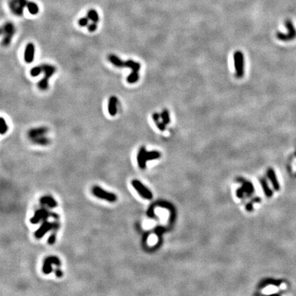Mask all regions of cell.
Listing matches in <instances>:
<instances>
[{"mask_svg": "<svg viewBox=\"0 0 296 296\" xmlns=\"http://www.w3.org/2000/svg\"><path fill=\"white\" fill-rule=\"evenodd\" d=\"M56 68L54 65L44 64L42 65V73H44L43 78L38 82L37 86L40 90L46 91L49 88V80L56 73Z\"/></svg>", "mask_w": 296, "mask_h": 296, "instance_id": "6da1fadb", "label": "cell"}, {"mask_svg": "<svg viewBox=\"0 0 296 296\" xmlns=\"http://www.w3.org/2000/svg\"><path fill=\"white\" fill-rule=\"evenodd\" d=\"M285 26H286L288 33L284 34L280 32H278L276 33V37L278 39L282 41H289V40H292L296 37V30L295 28L294 25H293L292 21L289 19L285 21L284 23Z\"/></svg>", "mask_w": 296, "mask_h": 296, "instance_id": "7a4b0ae2", "label": "cell"}, {"mask_svg": "<svg viewBox=\"0 0 296 296\" xmlns=\"http://www.w3.org/2000/svg\"><path fill=\"white\" fill-rule=\"evenodd\" d=\"M234 65L235 68V76L241 78L244 76V56L241 51H237L234 54Z\"/></svg>", "mask_w": 296, "mask_h": 296, "instance_id": "3957f363", "label": "cell"}, {"mask_svg": "<svg viewBox=\"0 0 296 296\" xmlns=\"http://www.w3.org/2000/svg\"><path fill=\"white\" fill-rule=\"evenodd\" d=\"M92 193L95 197L109 202H115L117 199V197L115 193L108 192L98 186H95L93 187L92 189Z\"/></svg>", "mask_w": 296, "mask_h": 296, "instance_id": "277c9868", "label": "cell"}, {"mask_svg": "<svg viewBox=\"0 0 296 296\" xmlns=\"http://www.w3.org/2000/svg\"><path fill=\"white\" fill-rule=\"evenodd\" d=\"M15 32V27L12 23H6L1 28V34L4 35V37L2 41L4 46H8L11 42L12 37Z\"/></svg>", "mask_w": 296, "mask_h": 296, "instance_id": "5b68a950", "label": "cell"}, {"mask_svg": "<svg viewBox=\"0 0 296 296\" xmlns=\"http://www.w3.org/2000/svg\"><path fill=\"white\" fill-rule=\"evenodd\" d=\"M132 185L142 197L147 199H151L152 198L153 195L152 192L139 180H133L132 181Z\"/></svg>", "mask_w": 296, "mask_h": 296, "instance_id": "8992f818", "label": "cell"}, {"mask_svg": "<svg viewBox=\"0 0 296 296\" xmlns=\"http://www.w3.org/2000/svg\"><path fill=\"white\" fill-rule=\"evenodd\" d=\"M49 217H53L54 218L58 219V215L56 213L54 212H50L45 209H40L36 211L34 217L30 219V222L32 224H37L41 220V219H45Z\"/></svg>", "mask_w": 296, "mask_h": 296, "instance_id": "52a82bcc", "label": "cell"}, {"mask_svg": "<svg viewBox=\"0 0 296 296\" xmlns=\"http://www.w3.org/2000/svg\"><path fill=\"white\" fill-rule=\"evenodd\" d=\"M52 265H56V266H60L61 262L57 256H51L47 257L43 261L42 271L45 274H49L52 272Z\"/></svg>", "mask_w": 296, "mask_h": 296, "instance_id": "ba28073f", "label": "cell"}, {"mask_svg": "<svg viewBox=\"0 0 296 296\" xmlns=\"http://www.w3.org/2000/svg\"><path fill=\"white\" fill-rule=\"evenodd\" d=\"M27 0H12L10 3V8L15 15L21 16L25 7H27Z\"/></svg>", "mask_w": 296, "mask_h": 296, "instance_id": "9c48e42d", "label": "cell"}, {"mask_svg": "<svg viewBox=\"0 0 296 296\" xmlns=\"http://www.w3.org/2000/svg\"><path fill=\"white\" fill-rule=\"evenodd\" d=\"M35 46L32 42H29L26 45L24 52V60L27 63H32L35 60Z\"/></svg>", "mask_w": 296, "mask_h": 296, "instance_id": "30bf717a", "label": "cell"}, {"mask_svg": "<svg viewBox=\"0 0 296 296\" xmlns=\"http://www.w3.org/2000/svg\"><path fill=\"white\" fill-rule=\"evenodd\" d=\"M54 223H50L49 221H45L39 227V228L35 232V236L37 238H42L49 230L54 228Z\"/></svg>", "mask_w": 296, "mask_h": 296, "instance_id": "8fae6325", "label": "cell"}, {"mask_svg": "<svg viewBox=\"0 0 296 296\" xmlns=\"http://www.w3.org/2000/svg\"><path fill=\"white\" fill-rule=\"evenodd\" d=\"M48 130L49 129L48 127L45 126L34 127V128L29 130L28 133H27V135H28V137L32 139V138L40 137V136L45 135L48 133Z\"/></svg>", "mask_w": 296, "mask_h": 296, "instance_id": "7c38bea8", "label": "cell"}, {"mask_svg": "<svg viewBox=\"0 0 296 296\" xmlns=\"http://www.w3.org/2000/svg\"><path fill=\"white\" fill-rule=\"evenodd\" d=\"M118 99L115 96H111L108 99V111L110 116L114 117L117 113Z\"/></svg>", "mask_w": 296, "mask_h": 296, "instance_id": "4fadbf2b", "label": "cell"}, {"mask_svg": "<svg viewBox=\"0 0 296 296\" xmlns=\"http://www.w3.org/2000/svg\"><path fill=\"white\" fill-rule=\"evenodd\" d=\"M146 152L147 151L145 147H141L138 150L137 154V162L140 169H145L146 166Z\"/></svg>", "mask_w": 296, "mask_h": 296, "instance_id": "5bb4252c", "label": "cell"}, {"mask_svg": "<svg viewBox=\"0 0 296 296\" xmlns=\"http://www.w3.org/2000/svg\"><path fill=\"white\" fill-rule=\"evenodd\" d=\"M108 60L112 65L115 66V67H118V68L125 67V61H123V60H121L120 58H119V57L117 56V55H115V54L108 55Z\"/></svg>", "mask_w": 296, "mask_h": 296, "instance_id": "9a60e30c", "label": "cell"}, {"mask_svg": "<svg viewBox=\"0 0 296 296\" xmlns=\"http://www.w3.org/2000/svg\"><path fill=\"white\" fill-rule=\"evenodd\" d=\"M267 176L270 180V181H271L272 184V185H273L274 189H275L276 191L280 190V184H279L278 179H277V177H276V173L273 169H272V168L268 169Z\"/></svg>", "mask_w": 296, "mask_h": 296, "instance_id": "2e32d148", "label": "cell"}, {"mask_svg": "<svg viewBox=\"0 0 296 296\" xmlns=\"http://www.w3.org/2000/svg\"><path fill=\"white\" fill-rule=\"evenodd\" d=\"M40 202L42 204H45V205L48 206L50 208H55L58 205L57 202L52 196L42 197L40 198Z\"/></svg>", "mask_w": 296, "mask_h": 296, "instance_id": "e0dca14e", "label": "cell"}, {"mask_svg": "<svg viewBox=\"0 0 296 296\" xmlns=\"http://www.w3.org/2000/svg\"><path fill=\"white\" fill-rule=\"evenodd\" d=\"M152 119H153V121H154L155 122V123H156L157 127H158L160 130H161V131L165 130L166 125L163 122V121H160L161 119V114L157 113V112H155V113L152 115Z\"/></svg>", "mask_w": 296, "mask_h": 296, "instance_id": "ac0fdd59", "label": "cell"}, {"mask_svg": "<svg viewBox=\"0 0 296 296\" xmlns=\"http://www.w3.org/2000/svg\"><path fill=\"white\" fill-rule=\"evenodd\" d=\"M31 140L34 144L39 145H48L50 143V140L45 137V135L32 138Z\"/></svg>", "mask_w": 296, "mask_h": 296, "instance_id": "d6986e66", "label": "cell"}, {"mask_svg": "<svg viewBox=\"0 0 296 296\" xmlns=\"http://www.w3.org/2000/svg\"><path fill=\"white\" fill-rule=\"evenodd\" d=\"M125 67L130 68L132 70V71H137L139 72L140 69V64L138 62H135L133 60H127L125 61Z\"/></svg>", "mask_w": 296, "mask_h": 296, "instance_id": "ffe728a7", "label": "cell"}, {"mask_svg": "<svg viewBox=\"0 0 296 296\" xmlns=\"http://www.w3.org/2000/svg\"><path fill=\"white\" fill-rule=\"evenodd\" d=\"M87 17L92 22L97 23L99 21V17L97 12L95 10L91 9L87 12Z\"/></svg>", "mask_w": 296, "mask_h": 296, "instance_id": "44dd1931", "label": "cell"}, {"mask_svg": "<svg viewBox=\"0 0 296 296\" xmlns=\"http://www.w3.org/2000/svg\"><path fill=\"white\" fill-rule=\"evenodd\" d=\"M27 8L28 10V12L31 14H33V15H35L39 13V8L37 4L34 3V2L28 1L27 5Z\"/></svg>", "mask_w": 296, "mask_h": 296, "instance_id": "7402d4cb", "label": "cell"}, {"mask_svg": "<svg viewBox=\"0 0 296 296\" xmlns=\"http://www.w3.org/2000/svg\"><path fill=\"white\" fill-rule=\"evenodd\" d=\"M139 78L140 77L138 72L132 71L131 73L127 76L126 80L129 84H135V83L138 82V80H139Z\"/></svg>", "mask_w": 296, "mask_h": 296, "instance_id": "603a6c76", "label": "cell"}, {"mask_svg": "<svg viewBox=\"0 0 296 296\" xmlns=\"http://www.w3.org/2000/svg\"><path fill=\"white\" fill-rule=\"evenodd\" d=\"M161 153L158 151H151V152H146V160L148 161H152L160 158Z\"/></svg>", "mask_w": 296, "mask_h": 296, "instance_id": "cb8c5ba5", "label": "cell"}, {"mask_svg": "<svg viewBox=\"0 0 296 296\" xmlns=\"http://www.w3.org/2000/svg\"><path fill=\"white\" fill-rule=\"evenodd\" d=\"M41 73H42V65L34 67L30 70V75L34 78L39 76Z\"/></svg>", "mask_w": 296, "mask_h": 296, "instance_id": "d4e9b609", "label": "cell"}, {"mask_svg": "<svg viewBox=\"0 0 296 296\" xmlns=\"http://www.w3.org/2000/svg\"><path fill=\"white\" fill-rule=\"evenodd\" d=\"M161 117L162 119V121H163L166 125L169 124L170 121H171L169 111H168L167 109H164L163 111H162V112L161 113Z\"/></svg>", "mask_w": 296, "mask_h": 296, "instance_id": "484cf974", "label": "cell"}, {"mask_svg": "<svg viewBox=\"0 0 296 296\" xmlns=\"http://www.w3.org/2000/svg\"><path fill=\"white\" fill-rule=\"evenodd\" d=\"M261 185H262V187H263V189L264 192H265V195L269 197H271L272 195H273V192H272V191L271 190V189H270L269 187H268V184H267V182H266V180H262L261 181Z\"/></svg>", "mask_w": 296, "mask_h": 296, "instance_id": "4316f807", "label": "cell"}, {"mask_svg": "<svg viewBox=\"0 0 296 296\" xmlns=\"http://www.w3.org/2000/svg\"><path fill=\"white\" fill-rule=\"evenodd\" d=\"M0 125H1L0 133H1V135H3L7 133L8 130V125L4 117H1V123H0Z\"/></svg>", "mask_w": 296, "mask_h": 296, "instance_id": "83f0119b", "label": "cell"}, {"mask_svg": "<svg viewBox=\"0 0 296 296\" xmlns=\"http://www.w3.org/2000/svg\"><path fill=\"white\" fill-rule=\"evenodd\" d=\"M89 19L87 17H82L80 19V20L78 21V24H79L80 27H85L89 25Z\"/></svg>", "mask_w": 296, "mask_h": 296, "instance_id": "f1b7e54d", "label": "cell"}, {"mask_svg": "<svg viewBox=\"0 0 296 296\" xmlns=\"http://www.w3.org/2000/svg\"><path fill=\"white\" fill-rule=\"evenodd\" d=\"M96 23H97L93 22L92 23H91V24L88 25V26H87V28H88V30L89 32H95V30H96L97 28V26Z\"/></svg>", "mask_w": 296, "mask_h": 296, "instance_id": "f546056e", "label": "cell"}, {"mask_svg": "<svg viewBox=\"0 0 296 296\" xmlns=\"http://www.w3.org/2000/svg\"><path fill=\"white\" fill-rule=\"evenodd\" d=\"M56 234L55 233H53L52 235H51V236H50V237L48 238V243L50 244V245H53L55 243V241H56Z\"/></svg>", "mask_w": 296, "mask_h": 296, "instance_id": "4dcf8cb0", "label": "cell"}, {"mask_svg": "<svg viewBox=\"0 0 296 296\" xmlns=\"http://www.w3.org/2000/svg\"><path fill=\"white\" fill-rule=\"evenodd\" d=\"M55 275H56V277H58V278H60V277L63 276V272L61 271V269H60L58 268V269H56V271H55Z\"/></svg>", "mask_w": 296, "mask_h": 296, "instance_id": "1f68e13d", "label": "cell"}, {"mask_svg": "<svg viewBox=\"0 0 296 296\" xmlns=\"http://www.w3.org/2000/svg\"><path fill=\"white\" fill-rule=\"evenodd\" d=\"M295 156H296V152H295Z\"/></svg>", "mask_w": 296, "mask_h": 296, "instance_id": "d6a6232c", "label": "cell"}]
</instances>
